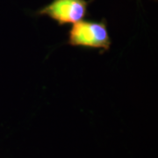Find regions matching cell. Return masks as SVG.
Listing matches in <instances>:
<instances>
[{
    "label": "cell",
    "instance_id": "6da1fadb",
    "mask_svg": "<svg viewBox=\"0 0 158 158\" xmlns=\"http://www.w3.org/2000/svg\"><path fill=\"white\" fill-rule=\"evenodd\" d=\"M67 42L72 47L109 50L112 41L106 19H103L101 21L81 20L75 23L68 32Z\"/></svg>",
    "mask_w": 158,
    "mask_h": 158
},
{
    "label": "cell",
    "instance_id": "7a4b0ae2",
    "mask_svg": "<svg viewBox=\"0 0 158 158\" xmlns=\"http://www.w3.org/2000/svg\"><path fill=\"white\" fill-rule=\"evenodd\" d=\"M89 4L86 0H52L36 11V15L48 16L59 26L75 24L87 16Z\"/></svg>",
    "mask_w": 158,
    "mask_h": 158
},
{
    "label": "cell",
    "instance_id": "3957f363",
    "mask_svg": "<svg viewBox=\"0 0 158 158\" xmlns=\"http://www.w3.org/2000/svg\"></svg>",
    "mask_w": 158,
    "mask_h": 158
}]
</instances>
